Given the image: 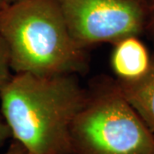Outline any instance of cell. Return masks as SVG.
Here are the masks:
<instances>
[{"mask_svg": "<svg viewBox=\"0 0 154 154\" xmlns=\"http://www.w3.org/2000/svg\"><path fill=\"white\" fill-rule=\"evenodd\" d=\"M88 96L74 75L14 74L0 91V111L28 154H69L70 128Z\"/></svg>", "mask_w": 154, "mask_h": 154, "instance_id": "obj_1", "label": "cell"}, {"mask_svg": "<svg viewBox=\"0 0 154 154\" xmlns=\"http://www.w3.org/2000/svg\"><path fill=\"white\" fill-rule=\"evenodd\" d=\"M0 33L14 74L61 75L83 73L86 49L72 37L57 0H19L0 9Z\"/></svg>", "mask_w": 154, "mask_h": 154, "instance_id": "obj_2", "label": "cell"}, {"mask_svg": "<svg viewBox=\"0 0 154 154\" xmlns=\"http://www.w3.org/2000/svg\"><path fill=\"white\" fill-rule=\"evenodd\" d=\"M69 154H154V134L116 82L88 94L72 123Z\"/></svg>", "mask_w": 154, "mask_h": 154, "instance_id": "obj_3", "label": "cell"}, {"mask_svg": "<svg viewBox=\"0 0 154 154\" xmlns=\"http://www.w3.org/2000/svg\"><path fill=\"white\" fill-rule=\"evenodd\" d=\"M67 27L83 48L138 36L147 24L143 0H57Z\"/></svg>", "mask_w": 154, "mask_h": 154, "instance_id": "obj_4", "label": "cell"}, {"mask_svg": "<svg viewBox=\"0 0 154 154\" xmlns=\"http://www.w3.org/2000/svg\"><path fill=\"white\" fill-rule=\"evenodd\" d=\"M113 46L110 66L118 82H134L147 73L152 60L148 50L138 36L122 38Z\"/></svg>", "mask_w": 154, "mask_h": 154, "instance_id": "obj_5", "label": "cell"}, {"mask_svg": "<svg viewBox=\"0 0 154 154\" xmlns=\"http://www.w3.org/2000/svg\"><path fill=\"white\" fill-rule=\"evenodd\" d=\"M122 94L154 134V61L147 73L134 82H116Z\"/></svg>", "mask_w": 154, "mask_h": 154, "instance_id": "obj_6", "label": "cell"}, {"mask_svg": "<svg viewBox=\"0 0 154 154\" xmlns=\"http://www.w3.org/2000/svg\"><path fill=\"white\" fill-rule=\"evenodd\" d=\"M12 72L10 50L0 33V91L11 81L14 75Z\"/></svg>", "mask_w": 154, "mask_h": 154, "instance_id": "obj_7", "label": "cell"}, {"mask_svg": "<svg viewBox=\"0 0 154 154\" xmlns=\"http://www.w3.org/2000/svg\"><path fill=\"white\" fill-rule=\"evenodd\" d=\"M11 138V133L8 125L3 117L0 111V146L5 145V142Z\"/></svg>", "mask_w": 154, "mask_h": 154, "instance_id": "obj_8", "label": "cell"}, {"mask_svg": "<svg viewBox=\"0 0 154 154\" xmlns=\"http://www.w3.org/2000/svg\"><path fill=\"white\" fill-rule=\"evenodd\" d=\"M1 154H28L27 151L24 149L19 142H17L16 140H13V141L11 142L10 146L6 150L5 152Z\"/></svg>", "mask_w": 154, "mask_h": 154, "instance_id": "obj_9", "label": "cell"}, {"mask_svg": "<svg viewBox=\"0 0 154 154\" xmlns=\"http://www.w3.org/2000/svg\"><path fill=\"white\" fill-rule=\"evenodd\" d=\"M144 4L149 9V16H150V20L148 23L150 26L152 28H154V0H143Z\"/></svg>", "mask_w": 154, "mask_h": 154, "instance_id": "obj_10", "label": "cell"}, {"mask_svg": "<svg viewBox=\"0 0 154 154\" xmlns=\"http://www.w3.org/2000/svg\"><path fill=\"white\" fill-rule=\"evenodd\" d=\"M19 0H4L5 4H11V3H14V2H17Z\"/></svg>", "mask_w": 154, "mask_h": 154, "instance_id": "obj_11", "label": "cell"}, {"mask_svg": "<svg viewBox=\"0 0 154 154\" xmlns=\"http://www.w3.org/2000/svg\"><path fill=\"white\" fill-rule=\"evenodd\" d=\"M5 5V2H4V0H0V9L4 6Z\"/></svg>", "mask_w": 154, "mask_h": 154, "instance_id": "obj_12", "label": "cell"}]
</instances>
